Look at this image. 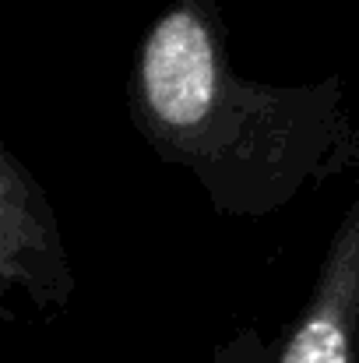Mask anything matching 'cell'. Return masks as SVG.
Masks as SVG:
<instances>
[{"label":"cell","instance_id":"3957f363","mask_svg":"<svg viewBox=\"0 0 359 363\" xmlns=\"http://www.w3.org/2000/svg\"><path fill=\"white\" fill-rule=\"evenodd\" d=\"M275 363H359V191L349 201L310 300Z\"/></svg>","mask_w":359,"mask_h":363},{"label":"cell","instance_id":"7a4b0ae2","mask_svg":"<svg viewBox=\"0 0 359 363\" xmlns=\"http://www.w3.org/2000/svg\"><path fill=\"white\" fill-rule=\"evenodd\" d=\"M64 233L35 173L0 148V289H25L42 311H60L74 293Z\"/></svg>","mask_w":359,"mask_h":363},{"label":"cell","instance_id":"6da1fadb","mask_svg":"<svg viewBox=\"0 0 359 363\" xmlns=\"http://www.w3.org/2000/svg\"><path fill=\"white\" fill-rule=\"evenodd\" d=\"M127 113L162 162L198 180L215 216L264 219L307 187L359 169L346 82L268 85L237 74L215 0H173L141 35Z\"/></svg>","mask_w":359,"mask_h":363},{"label":"cell","instance_id":"277c9868","mask_svg":"<svg viewBox=\"0 0 359 363\" xmlns=\"http://www.w3.org/2000/svg\"><path fill=\"white\" fill-rule=\"evenodd\" d=\"M275 353L278 350H271L264 342V335L253 325H246V328H239L229 342H222L208 357V363H275Z\"/></svg>","mask_w":359,"mask_h":363}]
</instances>
